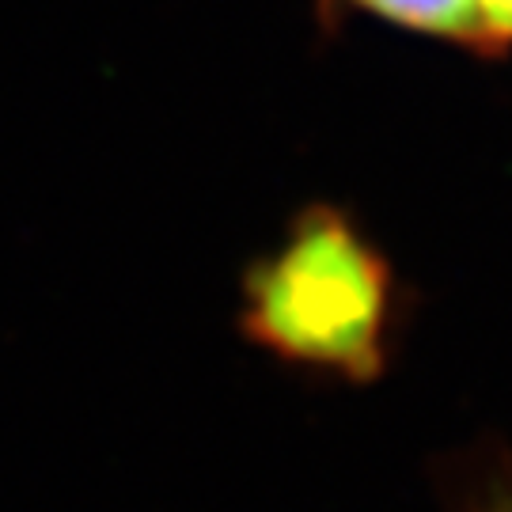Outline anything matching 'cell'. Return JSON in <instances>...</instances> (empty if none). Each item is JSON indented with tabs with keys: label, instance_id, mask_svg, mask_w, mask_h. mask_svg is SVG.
Wrapping results in <instances>:
<instances>
[{
	"label": "cell",
	"instance_id": "7a4b0ae2",
	"mask_svg": "<svg viewBox=\"0 0 512 512\" xmlns=\"http://www.w3.org/2000/svg\"><path fill=\"white\" fill-rule=\"evenodd\" d=\"M319 16H368L384 19L399 31L444 38L471 50H486L475 0H315Z\"/></svg>",
	"mask_w": 512,
	"mask_h": 512
},
{
	"label": "cell",
	"instance_id": "3957f363",
	"mask_svg": "<svg viewBox=\"0 0 512 512\" xmlns=\"http://www.w3.org/2000/svg\"><path fill=\"white\" fill-rule=\"evenodd\" d=\"M478 19H482V38L486 50H505L512 46V0H475Z\"/></svg>",
	"mask_w": 512,
	"mask_h": 512
},
{
	"label": "cell",
	"instance_id": "6da1fadb",
	"mask_svg": "<svg viewBox=\"0 0 512 512\" xmlns=\"http://www.w3.org/2000/svg\"><path fill=\"white\" fill-rule=\"evenodd\" d=\"M391 270L357 224L311 205L277 255L251 266L243 330L293 365L342 380H376L387 365Z\"/></svg>",
	"mask_w": 512,
	"mask_h": 512
},
{
	"label": "cell",
	"instance_id": "277c9868",
	"mask_svg": "<svg viewBox=\"0 0 512 512\" xmlns=\"http://www.w3.org/2000/svg\"><path fill=\"white\" fill-rule=\"evenodd\" d=\"M482 512H512V490H501V494H494L486 505H482Z\"/></svg>",
	"mask_w": 512,
	"mask_h": 512
}]
</instances>
